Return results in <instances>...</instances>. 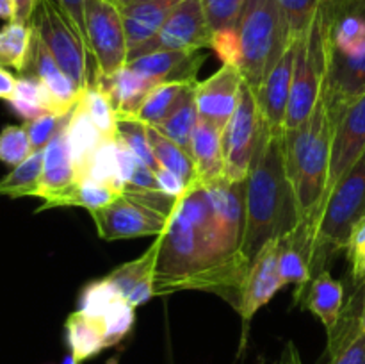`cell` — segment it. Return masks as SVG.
Masks as SVG:
<instances>
[{
    "label": "cell",
    "instance_id": "6da1fadb",
    "mask_svg": "<svg viewBox=\"0 0 365 364\" xmlns=\"http://www.w3.org/2000/svg\"><path fill=\"white\" fill-rule=\"evenodd\" d=\"M160 238L155 296L184 291L195 278L234 257L214 220L205 189L195 181L175 202Z\"/></svg>",
    "mask_w": 365,
    "mask_h": 364
},
{
    "label": "cell",
    "instance_id": "7a4b0ae2",
    "mask_svg": "<svg viewBox=\"0 0 365 364\" xmlns=\"http://www.w3.org/2000/svg\"><path fill=\"white\" fill-rule=\"evenodd\" d=\"M284 134L271 132L264 125L246 178L241 252L250 261L255 259L267 241L284 236L299 221L298 202L285 164Z\"/></svg>",
    "mask_w": 365,
    "mask_h": 364
},
{
    "label": "cell",
    "instance_id": "3957f363",
    "mask_svg": "<svg viewBox=\"0 0 365 364\" xmlns=\"http://www.w3.org/2000/svg\"><path fill=\"white\" fill-rule=\"evenodd\" d=\"M334 123L319 96L316 109L302 127L285 131L284 150L287 173L294 188L299 220L319 227L327 206Z\"/></svg>",
    "mask_w": 365,
    "mask_h": 364
},
{
    "label": "cell",
    "instance_id": "277c9868",
    "mask_svg": "<svg viewBox=\"0 0 365 364\" xmlns=\"http://www.w3.org/2000/svg\"><path fill=\"white\" fill-rule=\"evenodd\" d=\"M334 16L324 6L319 7L309 31L296 41L294 70H292L291 98L287 106L284 128L294 131L302 127L316 109L327 74L330 34Z\"/></svg>",
    "mask_w": 365,
    "mask_h": 364
},
{
    "label": "cell",
    "instance_id": "5b68a950",
    "mask_svg": "<svg viewBox=\"0 0 365 364\" xmlns=\"http://www.w3.org/2000/svg\"><path fill=\"white\" fill-rule=\"evenodd\" d=\"M237 29L242 46V79L257 91L282 54L294 41L289 39L277 0H248Z\"/></svg>",
    "mask_w": 365,
    "mask_h": 364
},
{
    "label": "cell",
    "instance_id": "8992f818",
    "mask_svg": "<svg viewBox=\"0 0 365 364\" xmlns=\"http://www.w3.org/2000/svg\"><path fill=\"white\" fill-rule=\"evenodd\" d=\"M365 216V150L331 189L324 206L316 245V273L339 250L346 248L353 225Z\"/></svg>",
    "mask_w": 365,
    "mask_h": 364
},
{
    "label": "cell",
    "instance_id": "52a82bcc",
    "mask_svg": "<svg viewBox=\"0 0 365 364\" xmlns=\"http://www.w3.org/2000/svg\"><path fill=\"white\" fill-rule=\"evenodd\" d=\"M31 25L61 70L84 91L91 84L88 75L89 49L59 4L56 0H38Z\"/></svg>",
    "mask_w": 365,
    "mask_h": 364
},
{
    "label": "cell",
    "instance_id": "ba28073f",
    "mask_svg": "<svg viewBox=\"0 0 365 364\" xmlns=\"http://www.w3.org/2000/svg\"><path fill=\"white\" fill-rule=\"evenodd\" d=\"M264 120L260 114L259 100L250 84L242 81L239 102L232 120L223 131L225 177L232 182L248 178L253 156L262 138Z\"/></svg>",
    "mask_w": 365,
    "mask_h": 364
},
{
    "label": "cell",
    "instance_id": "9c48e42d",
    "mask_svg": "<svg viewBox=\"0 0 365 364\" xmlns=\"http://www.w3.org/2000/svg\"><path fill=\"white\" fill-rule=\"evenodd\" d=\"M86 41L95 57L96 77H109L127 64L128 43L121 9L110 0H86Z\"/></svg>",
    "mask_w": 365,
    "mask_h": 364
},
{
    "label": "cell",
    "instance_id": "30bf717a",
    "mask_svg": "<svg viewBox=\"0 0 365 364\" xmlns=\"http://www.w3.org/2000/svg\"><path fill=\"white\" fill-rule=\"evenodd\" d=\"M96 232L106 241L134 239L145 236H160L168 225L166 214L139 202L134 196L123 193L113 203L93 211Z\"/></svg>",
    "mask_w": 365,
    "mask_h": 364
},
{
    "label": "cell",
    "instance_id": "8fae6325",
    "mask_svg": "<svg viewBox=\"0 0 365 364\" xmlns=\"http://www.w3.org/2000/svg\"><path fill=\"white\" fill-rule=\"evenodd\" d=\"M365 95V54L346 56L331 46L328 54L327 74L321 88V100L327 107V114L335 125L342 114Z\"/></svg>",
    "mask_w": 365,
    "mask_h": 364
},
{
    "label": "cell",
    "instance_id": "7c38bea8",
    "mask_svg": "<svg viewBox=\"0 0 365 364\" xmlns=\"http://www.w3.org/2000/svg\"><path fill=\"white\" fill-rule=\"evenodd\" d=\"M212 31L207 21L205 11L200 0H184L166 24L160 27L155 38L139 50L132 52L128 59L143 56L152 50H184V52H200L210 45Z\"/></svg>",
    "mask_w": 365,
    "mask_h": 364
},
{
    "label": "cell",
    "instance_id": "4fadbf2b",
    "mask_svg": "<svg viewBox=\"0 0 365 364\" xmlns=\"http://www.w3.org/2000/svg\"><path fill=\"white\" fill-rule=\"evenodd\" d=\"M242 81L245 79L239 68L223 64L216 74L198 82L195 100L200 116L212 121L223 132L235 113Z\"/></svg>",
    "mask_w": 365,
    "mask_h": 364
},
{
    "label": "cell",
    "instance_id": "5bb4252c",
    "mask_svg": "<svg viewBox=\"0 0 365 364\" xmlns=\"http://www.w3.org/2000/svg\"><path fill=\"white\" fill-rule=\"evenodd\" d=\"M285 285L278 266V238L271 239L260 248L250 266L248 278L242 289L241 305L237 313L241 314L245 327L250 320L259 313L260 307L266 305L278 291Z\"/></svg>",
    "mask_w": 365,
    "mask_h": 364
},
{
    "label": "cell",
    "instance_id": "9a60e30c",
    "mask_svg": "<svg viewBox=\"0 0 365 364\" xmlns=\"http://www.w3.org/2000/svg\"><path fill=\"white\" fill-rule=\"evenodd\" d=\"M365 150V95L360 96L339 120L331 139L330 173L327 196H330L342 175L355 164ZM328 200V198H327Z\"/></svg>",
    "mask_w": 365,
    "mask_h": 364
},
{
    "label": "cell",
    "instance_id": "2e32d148",
    "mask_svg": "<svg viewBox=\"0 0 365 364\" xmlns=\"http://www.w3.org/2000/svg\"><path fill=\"white\" fill-rule=\"evenodd\" d=\"M64 127H66V123L57 131L52 141L43 148L45 156H43V173L41 182H39L38 198H41L45 203L39 207L38 213L52 209V207H61L64 196L78 184Z\"/></svg>",
    "mask_w": 365,
    "mask_h": 364
},
{
    "label": "cell",
    "instance_id": "e0dca14e",
    "mask_svg": "<svg viewBox=\"0 0 365 364\" xmlns=\"http://www.w3.org/2000/svg\"><path fill=\"white\" fill-rule=\"evenodd\" d=\"M202 188L205 189L214 220L225 243L230 250L239 252L245 231L246 181L232 182L228 178H221L210 184H203Z\"/></svg>",
    "mask_w": 365,
    "mask_h": 364
},
{
    "label": "cell",
    "instance_id": "ac0fdd59",
    "mask_svg": "<svg viewBox=\"0 0 365 364\" xmlns=\"http://www.w3.org/2000/svg\"><path fill=\"white\" fill-rule=\"evenodd\" d=\"M298 41V39H296ZM296 41L287 46L273 70L269 71L255 95L259 100L260 114H262L264 125L271 132H285L284 123L287 116L289 98H291L292 70H294Z\"/></svg>",
    "mask_w": 365,
    "mask_h": 364
},
{
    "label": "cell",
    "instance_id": "d6986e66",
    "mask_svg": "<svg viewBox=\"0 0 365 364\" xmlns=\"http://www.w3.org/2000/svg\"><path fill=\"white\" fill-rule=\"evenodd\" d=\"M205 61L202 52L152 50L127 61V66L146 81L159 84L166 81H198V70Z\"/></svg>",
    "mask_w": 365,
    "mask_h": 364
},
{
    "label": "cell",
    "instance_id": "ffe728a7",
    "mask_svg": "<svg viewBox=\"0 0 365 364\" xmlns=\"http://www.w3.org/2000/svg\"><path fill=\"white\" fill-rule=\"evenodd\" d=\"M34 29V27H32ZM29 74L36 75L46 89L52 95L53 102H56V113L57 116H68L75 106L78 103L82 96V89L61 70L57 61L53 59L52 54L41 41L38 32L34 31V38H32V49H31V59H29Z\"/></svg>",
    "mask_w": 365,
    "mask_h": 364
},
{
    "label": "cell",
    "instance_id": "44dd1931",
    "mask_svg": "<svg viewBox=\"0 0 365 364\" xmlns=\"http://www.w3.org/2000/svg\"><path fill=\"white\" fill-rule=\"evenodd\" d=\"M184 0H132L121 7L125 32H127L128 56L152 41L170 14Z\"/></svg>",
    "mask_w": 365,
    "mask_h": 364
},
{
    "label": "cell",
    "instance_id": "7402d4cb",
    "mask_svg": "<svg viewBox=\"0 0 365 364\" xmlns=\"http://www.w3.org/2000/svg\"><path fill=\"white\" fill-rule=\"evenodd\" d=\"M160 238L157 236L152 245L145 250L141 257L128 263L121 264L116 270L110 271L107 277L114 282L120 295L132 303L134 307L143 305L148 302L153 293V284H155V271L157 259H159Z\"/></svg>",
    "mask_w": 365,
    "mask_h": 364
},
{
    "label": "cell",
    "instance_id": "603a6c76",
    "mask_svg": "<svg viewBox=\"0 0 365 364\" xmlns=\"http://www.w3.org/2000/svg\"><path fill=\"white\" fill-rule=\"evenodd\" d=\"M223 132L205 118L198 116L191 138V159L198 184H210L225 177Z\"/></svg>",
    "mask_w": 365,
    "mask_h": 364
},
{
    "label": "cell",
    "instance_id": "cb8c5ba5",
    "mask_svg": "<svg viewBox=\"0 0 365 364\" xmlns=\"http://www.w3.org/2000/svg\"><path fill=\"white\" fill-rule=\"evenodd\" d=\"M93 84L103 89L106 95L109 96L118 121L134 120L139 107L148 96L150 89L155 86L153 82L146 81L145 77L135 74L127 64L109 77H96V82H93Z\"/></svg>",
    "mask_w": 365,
    "mask_h": 364
},
{
    "label": "cell",
    "instance_id": "d4e9b609",
    "mask_svg": "<svg viewBox=\"0 0 365 364\" xmlns=\"http://www.w3.org/2000/svg\"><path fill=\"white\" fill-rule=\"evenodd\" d=\"M64 132H66V141L68 148H70L71 163H73L75 177H77V182H82L89 178L93 157H95L98 146L102 145L103 138L91 121L81 100L68 116Z\"/></svg>",
    "mask_w": 365,
    "mask_h": 364
},
{
    "label": "cell",
    "instance_id": "484cf974",
    "mask_svg": "<svg viewBox=\"0 0 365 364\" xmlns=\"http://www.w3.org/2000/svg\"><path fill=\"white\" fill-rule=\"evenodd\" d=\"M330 364H365V320L344 307L334 330L328 332Z\"/></svg>",
    "mask_w": 365,
    "mask_h": 364
},
{
    "label": "cell",
    "instance_id": "4316f807",
    "mask_svg": "<svg viewBox=\"0 0 365 364\" xmlns=\"http://www.w3.org/2000/svg\"><path fill=\"white\" fill-rule=\"evenodd\" d=\"M196 84H198V81L159 82L150 89L148 96L139 107L134 120L157 127L195 95Z\"/></svg>",
    "mask_w": 365,
    "mask_h": 364
},
{
    "label": "cell",
    "instance_id": "83f0119b",
    "mask_svg": "<svg viewBox=\"0 0 365 364\" xmlns=\"http://www.w3.org/2000/svg\"><path fill=\"white\" fill-rule=\"evenodd\" d=\"M344 303V284L334 278L328 270H323L312 278L302 300V305L319 318L327 332L335 328Z\"/></svg>",
    "mask_w": 365,
    "mask_h": 364
},
{
    "label": "cell",
    "instance_id": "f1b7e54d",
    "mask_svg": "<svg viewBox=\"0 0 365 364\" xmlns=\"http://www.w3.org/2000/svg\"><path fill=\"white\" fill-rule=\"evenodd\" d=\"M64 330H66V345L70 348V355L77 364L98 355L102 350L107 348L106 327H103L102 318H93L81 310H75L66 318Z\"/></svg>",
    "mask_w": 365,
    "mask_h": 364
},
{
    "label": "cell",
    "instance_id": "f546056e",
    "mask_svg": "<svg viewBox=\"0 0 365 364\" xmlns=\"http://www.w3.org/2000/svg\"><path fill=\"white\" fill-rule=\"evenodd\" d=\"M11 109L25 121H31L34 118L41 116L43 113H56V102H53L52 95L46 89V86L39 81L36 75L27 74L21 75L16 81V88H14L13 96L7 100Z\"/></svg>",
    "mask_w": 365,
    "mask_h": 364
},
{
    "label": "cell",
    "instance_id": "4dcf8cb0",
    "mask_svg": "<svg viewBox=\"0 0 365 364\" xmlns=\"http://www.w3.org/2000/svg\"><path fill=\"white\" fill-rule=\"evenodd\" d=\"M32 38L34 29L31 24L7 21V25L0 29V66L14 68L20 74L27 71Z\"/></svg>",
    "mask_w": 365,
    "mask_h": 364
},
{
    "label": "cell",
    "instance_id": "1f68e13d",
    "mask_svg": "<svg viewBox=\"0 0 365 364\" xmlns=\"http://www.w3.org/2000/svg\"><path fill=\"white\" fill-rule=\"evenodd\" d=\"M43 156H45L43 148L34 150L27 159L13 166L9 173L0 178V195L9 198H24V196L38 198L43 173Z\"/></svg>",
    "mask_w": 365,
    "mask_h": 364
},
{
    "label": "cell",
    "instance_id": "d6a6232c",
    "mask_svg": "<svg viewBox=\"0 0 365 364\" xmlns=\"http://www.w3.org/2000/svg\"><path fill=\"white\" fill-rule=\"evenodd\" d=\"M146 131H148V141L153 150V156L159 161L160 166L173 171V173L178 175L187 186L192 184V182L196 181V171L191 156H189L184 148H180L177 143H173L170 138H166L157 127L146 125Z\"/></svg>",
    "mask_w": 365,
    "mask_h": 364
},
{
    "label": "cell",
    "instance_id": "836d02e7",
    "mask_svg": "<svg viewBox=\"0 0 365 364\" xmlns=\"http://www.w3.org/2000/svg\"><path fill=\"white\" fill-rule=\"evenodd\" d=\"M81 103L88 111L89 118L98 128L103 139H116L118 138V118L114 113V107L110 103L109 96L103 89L96 84H89L81 96Z\"/></svg>",
    "mask_w": 365,
    "mask_h": 364
},
{
    "label": "cell",
    "instance_id": "e575fe53",
    "mask_svg": "<svg viewBox=\"0 0 365 364\" xmlns=\"http://www.w3.org/2000/svg\"><path fill=\"white\" fill-rule=\"evenodd\" d=\"M121 195H123V191H118V189L110 188V186L100 184V182L93 181V178H86V181L78 182L64 196L61 207H84L89 213H93V211H98L113 203Z\"/></svg>",
    "mask_w": 365,
    "mask_h": 364
},
{
    "label": "cell",
    "instance_id": "d590c367",
    "mask_svg": "<svg viewBox=\"0 0 365 364\" xmlns=\"http://www.w3.org/2000/svg\"><path fill=\"white\" fill-rule=\"evenodd\" d=\"M331 46L346 56L365 54V18L359 14H344L331 25Z\"/></svg>",
    "mask_w": 365,
    "mask_h": 364
},
{
    "label": "cell",
    "instance_id": "8d00e7d4",
    "mask_svg": "<svg viewBox=\"0 0 365 364\" xmlns=\"http://www.w3.org/2000/svg\"><path fill=\"white\" fill-rule=\"evenodd\" d=\"M198 107H196L195 95H192L191 98H189L184 106L178 107L170 118H166L163 123L157 125V128H159L166 138H170L171 141L177 143L180 148H184L185 152L191 156V138L196 121H198Z\"/></svg>",
    "mask_w": 365,
    "mask_h": 364
},
{
    "label": "cell",
    "instance_id": "74e56055",
    "mask_svg": "<svg viewBox=\"0 0 365 364\" xmlns=\"http://www.w3.org/2000/svg\"><path fill=\"white\" fill-rule=\"evenodd\" d=\"M89 178L100 182V184L110 186L118 191H125L123 181H121L120 159H118V138L103 139L93 157Z\"/></svg>",
    "mask_w": 365,
    "mask_h": 364
},
{
    "label": "cell",
    "instance_id": "f35d334b",
    "mask_svg": "<svg viewBox=\"0 0 365 364\" xmlns=\"http://www.w3.org/2000/svg\"><path fill=\"white\" fill-rule=\"evenodd\" d=\"M135 307L132 305L128 300H125L123 296H118L113 303L109 305V309L103 313L102 321L103 327H106V341L107 348L110 346H116L130 334V330L134 328L135 323Z\"/></svg>",
    "mask_w": 365,
    "mask_h": 364
},
{
    "label": "cell",
    "instance_id": "ab89813d",
    "mask_svg": "<svg viewBox=\"0 0 365 364\" xmlns=\"http://www.w3.org/2000/svg\"><path fill=\"white\" fill-rule=\"evenodd\" d=\"M287 27L289 39L296 41L312 25L323 0H277Z\"/></svg>",
    "mask_w": 365,
    "mask_h": 364
},
{
    "label": "cell",
    "instance_id": "60d3db41",
    "mask_svg": "<svg viewBox=\"0 0 365 364\" xmlns=\"http://www.w3.org/2000/svg\"><path fill=\"white\" fill-rule=\"evenodd\" d=\"M118 296H121L120 291L109 277L98 278V280L89 282L82 288L77 310L88 314V316L102 318L103 313L109 309V305Z\"/></svg>",
    "mask_w": 365,
    "mask_h": 364
},
{
    "label": "cell",
    "instance_id": "b9f144b4",
    "mask_svg": "<svg viewBox=\"0 0 365 364\" xmlns=\"http://www.w3.org/2000/svg\"><path fill=\"white\" fill-rule=\"evenodd\" d=\"M118 138H120L121 141L128 146V150H130L139 161H143L153 173L159 170L160 164L159 161L155 159V156H153V150L148 141V131H146L145 123L135 120H120L118 121Z\"/></svg>",
    "mask_w": 365,
    "mask_h": 364
},
{
    "label": "cell",
    "instance_id": "7bdbcfd3",
    "mask_svg": "<svg viewBox=\"0 0 365 364\" xmlns=\"http://www.w3.org/2000/svg\"><path fill=\"white\" fill-rule=\"evenodd\" d=\"M34 152L25 125H7L0 131V161L16 166Z\"/></svg>",
    "mask_w": 365,
    "mask_h": 364
},
{
    "label": "cell",
    "instance_id": "ee69618b",
    "mask_svg": "<svg viewBox=\"0 0 365 364\" xmlns=\"http://www.w3.org/2000/svg\"><path fill=\"white\" fill-rule=\"evenodd\" d=\"M205 11L210 31L237 27L239 18L248 0H200Z\"/></svg>",
    "mask_w": 365,
    "mask_h": 364
},
{
    "label": "cell",
    "instance_id": "f6af8a7d",
    "mask_svg": "<svg viewBox=\"0 0 365 364\" xmlns=\"http://www.w3.org/2000/svg\"><path fill=\"white\" fill-rule=\"evenodd\" d=\"M344 250L349 263L351 285L356 288L365 282V216L353 225Z\"/></svg>",
    "mask_w": 365,
    "mask_h": 364
},
{
    "label": "cell",
    "instance_id": "bcb514c9",
    "mask_svg": "<svg viewBox=\"0 0 365 364\" xmlns=\"http://www.w3.org/2000/svg\"><path fill=\"white\" fill-rule=\"evenodd\" d=\"M209 49H212L214 52H216V56L220 57L221 63L228 64V66H235L241 70L242 46L237 27H225L212 31Z\"/></svg>",
    "mask_w": 365,
    "mask_h": 364
},
{
    "label": "cell",
    "instance_id": "7dc6e473",
    "mask_svg": "<svg viewBox=\"0 0 365 364\" xmlns=\"http://www.w3.org/2000/svg\"><path fill=\"white\" fill-rule=\"evenodd\" d=\"M70 116V114H68ZM68 116H57L53 113H43L41 116L34 118L31 121H25V128L29 132V138H31L32 148L41 150L52 141L53 136L57 134L61 127L66 123Z\"/></svg>",
    "mask_w": 365,
    "mask_h": 364
},
{
    "label": "cell",
    "instance_id": "c3c4849f",
    "mask_svg": "<svg viewBox=\"0 0 365 364\" xmlns=\"http://www.w3.org/2000/svg\"><path fill=\"white\" fill-rule=\"evenodd\" d=\"M155 178H157V184H159L160 191L166 193V195H170V196H173V198H178V196L185 191V188H187V184H185V182L182 181L178 175H175L173 171L166 170V168H163V166L155 171Z\"/></svg>",
    "mask_w": 365,
    "mask_h": 364
},
{
    "label": "cell",
    "instance_id": "681fc988",
    "mask_svg": "<svg viewBox=\"0 0 365 364\" xmlns=\"http://www.w3.org/2000/svg\"><path fill=\"white\" fill-rule=\"evenodd\" d=\"M59 4L61 9L66 13V16L70 18L71 24L77 27V31L81 32L82 39L86 41V20H84V6L86 0H56ZM88 45V41H86Z\"/></svg>",
    "mask_w": 365,
    "mask_h": 364
},
{
    "label": "cell",
    "instance_id": "f907efd6",
    "mask_svg": "<svg viewBox=\"0 0 365 364\" xmlns=\"http://www.w3.org/2000/svg\"><path fill=\"white\" fill-rule=\"evenodd\" d=\"M323 6L330 11L334 20L344 14H360L365 7V0H323Z\"/></svg>",
    "mask_w": 365,
    "mask_h": 364
},
{
    "label": "cell",
    "instance_id": "816d5d0a",
    "mask_svg": "<svg viewBox=\"0 0 365 364\" xmlns=\"http://www.w3.org/2000/svg\"><path fill=\"white\" fill-rule=\"evenodd\" d=\"M16 81L18 79L9 70L0 66V100H11L16 88Z\"/></svg>",
    "mask_w": 365,
    "mask_h": 364
},
{
    "label": "cell",
    "instance_id": "f5cc1de1",
    "mask_svg": "<svg viewBox=\"0 0 365 364\" xmlns=\"http://www.w3.org/2000/svg\"><path fill=\"white\" fill-rule=\"evenodd\" d=\"M14 2H16V16H14V21L31 24L38 0H14Z\"/></svg>",
    "mask_w": 365,
    "mask_h": 364
},
{
    "label": "cell",
    "instance_id": "db71d44e",
    "mask_svg": "<svg viewBox=\"0 0 365 364\" xmlns=\"http://www.w3.org/2000/svg\"><path fill=\"white\" fill-rule=\"evenodd\" d=\"M348 303H351V305L362 314L365 320V282L364 284L356 285V288H353L351 295H349L348 298Z\"/></svg>",
    "mask_w": 365,
    "mask_h": 364
},
{
    "label": "cell",
    "instance_id": "11a10c76",
    "mask_svg": "<svg viewBox=\"0 0 365 364\" xmlns=\"http://www.w3.org/2000/svg\"><path fill=\"white\" fill-rule=\"evenodd\" d=\"M16 16V2L14 0H0V20L13 21Z\"/></svg>",
    "mask_w": 365,
    "mask_h": 364
},
{
    "label": "cell",
    "instance_id": "9f6ffc18",
    "mask_svg": "<svg viewBox=\"0 0 365 364\" xmlns=\"http://www.w3.org/2000/svg\"><path fill=\"white\" fill-rule=\"evenodd\" d=\"M110 2H113V4H116V6L120 7V9H121V7H123V6H127V4H128V2H132V0H110Z\"/></svg>",
    "mask_w": 365,
    "mask_h": 364
},
{
    "label": "cell",
    "instance_id": "6f0895ef",
    "mask_svg": "<svg viewBox=\"0 0 365 364\" xmlns=\"http://www.w3.org/2000/svg\"><path fill=\"white\" fill-rule=\"evenodd\" d=\"M106 364H118V357H110Z\"/></svg>",
    "mask_w": 365,
    "mask_h": 364
},
{
    "label": "cell",
    "instance_id": "680465c9",
    "mask_svg": "<svg viewBox=\"0 0 365 364\" xmlns=\"http://www.w3.org/2000/svg\"><path fill=\"white\" fill-rule=\"evenodd\" d=\"M359 16H364V18H365V7H364L362 11H360V14H359Z\"/></svg>",
    "mask_w": 365,
    "mask_h": 364
}]
</instances>
